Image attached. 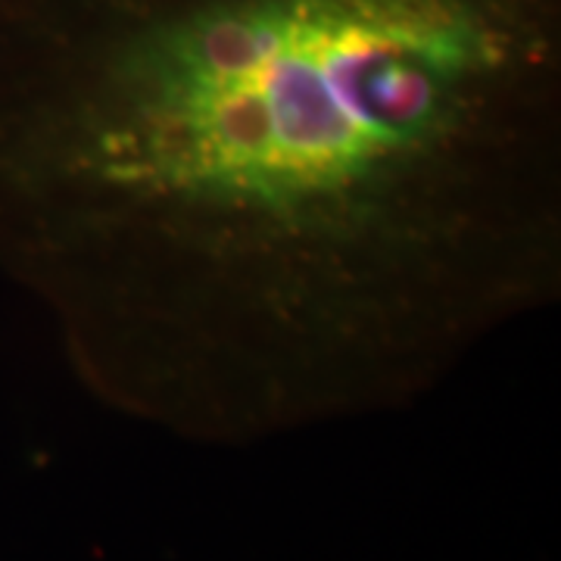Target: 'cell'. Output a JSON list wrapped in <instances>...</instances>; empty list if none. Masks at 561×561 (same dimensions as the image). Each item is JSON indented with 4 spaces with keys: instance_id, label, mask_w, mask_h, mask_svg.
Masks as SVG:
<instances>
[{
    "instance_id": "6da1fadb",
    "label": "cell",
    "mask_w": 561,
    "mask_h": 561,
    "mask_svg": "<svg viewBox=\"0 0 561 561\" xmlns=\"http://www.w3.org/2000/svg\"><path fill=\"white\" fill-rule=\"evenodd\" d=\"M0 268L98 400L256 440L561 294V0H0Z\"/></svg>"
}]
</instances>
